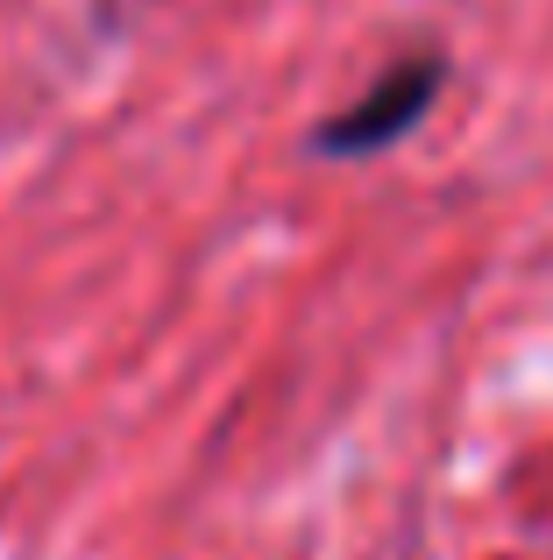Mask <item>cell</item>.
I'll return each mask as SVG.
<instances>
[{
    "label": "cell",
    "mask_w": 553,
    "mask_h": 560,
    "mask_svg": "<svg viewBox=\"0 0 553 560\" xmlns=\"http://www.w3.org/2000/svg\"><path fill=\"white\" fill-rule=\"evenodd\" d=\"M447 93V57L440 50H419V57H398L384 79L369 85L362 100H348L341 114L305 136V150L327 156V164H362V156H390L398 142H412L426 128L433 100Z\"/></svg>",
    "instance_id": "1"
}]
</instances>
